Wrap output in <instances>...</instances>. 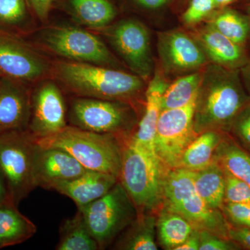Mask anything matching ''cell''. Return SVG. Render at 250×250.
Instances as JSON below:
<instances>
[{
	"label": "cell",
	"mask_w": 250,
	"mask_h": 250,
	"mask_svg": "<svg viewBox=\"0 0 250 250\" xmlns=\"http://www.w3.org/2000/svg\"><path fill=\"white\" fill-rule=\"evenodd\" d=\"M250 102L240 70L208 65L203 71L195 100V133L216 131L228 134L235 118Z\"/></svg>",
	"instance_id": "obj_1"
},
{
	"label": "cell",
	"mask_w": 250,
	"mask_h": 250,
	"mask_svg": "<svg viewBox=\"0 0 250 250\" xmlns=\"http://www.w3.org/2000/svg\"><path fill=\"white\" fill-rule=\"evenodd\" d=\"M51 74L62 88L77 97L132 103L144 88L136 75L95 64L59 61Z\"/></svg>",
	"instance_id": "obj_2"
},
{
	"label": "cell",
	"mask_w": 250,
	"mask_h": 250,
	"mask_svg": "<svg viewBox=\"0 0 250 250\" xmlns=\"http://www.w3.org/2000/svg\"><path fill=\"white\" fill-rule=\"evenodd\" d=\"M167 170L157 156L131 138L123 143L119 181L139 214L151 213L164 202V182Z\"/></svg>",
	"instance_id": "obj_3"
},
{
	"label": "cell",
	"mask_w": 250,
	"mask_h": 250,
	"mask_svg": "<svg viewBox=\"0 0 250 250\" xmlns=\"http://www.w3.org/2000/svg\"><path fill=\"white\" fill-rule=\"evenodd\" d=\"M36 142L42 147L65 151L87 170L113 174L119 179L124 141L113 135L67 125L57 134L36 139Z\"/></svg>",
	"instance_id": "obj_4"
},
{
	"label": "cell",
	"mask_w": 250,
	"mask_h": 250,
	"mask_svg": "<svg viewBox=\"0 0 250 250\" xmlns=\"http://www.w3.org/2000/svg\"><path fill=\"white\" fill-rule=\"evenodd\" d=\"M195 173L184 167L167 170L164 182V207L182 215L197 230L230 239L231 225L223 210L210 208L195 191Z\"/></svg>",
	"instance_id": "obj_5"
},
{
	"label": "cell",
	"mask_w": 250,
	"mask_h": 250,
	"mask_svg": "<svg viewBox=\"0 0 250 250\" xmlns=\"http://www.w3.org/2000/svg\"><path fill=\"white\" fill-rule=\"evenodd\" d=\"M70 125L99 134L113 135L122 141L131 137L136 123L131 104L76 97L67 113Z\"/></svg>",
	"instance_id": "obj_6"
},
{
	"label": "cell",
	"mask_w": 250,
	"mask_h": 250,
	"mask_svg": "<svg viewBox=\"0 0 250 250\" xmlns=\"http://www.w3.org/2000/svg\"><path fill=\"white\" fill-rule=\"evenodd\" d=\"M37 147L28 130L0 133V174L9 200L17 206L35 188L33 162Z\"/></svg>",
	"instance_id": "obj_7"
},
{
	"label": "cell",
	"mask_w": 250,
	"mask_h": 250,
	"mask_svg": "<svg viewBox=\"0 0 250 250\" xmlns=\"http://www.w3.org/2000/svg\"><path fill=\"white\" fill-rule=\"evenodd\" d=\"M100 250L104 249L137 218V208L121 182L103 197L78 208Z\"/></svg>",
	"instance_id": "obj_8"
},
{
	"label": "cell",
	"mask_w": 250,
	"mask_h": 250,
	"mask_svg": "<svg viewBox=\"0 0 250 250\" xmlns=\"http://www.w3.org/2000/svg\"><path fill=\"white\" fill-rule=\"evenodd\" d=\"M36 42L46 51L70 62L116 67L118 61L93 33L70 25H54L39 31Z\"/></svg>",
	"instance_id": "obj_9"
},
{
	"label": "cell",
	"mask_w": 250,
	"mask_h": 250,
	"mask_svg": "<svg viewBox=\"0 0 250 250\" xmlns=\"http://www.w3.org/2000/svg\"><path fill=\"white\" fill-rule=\"evenodd\" d=\"M196 97L183 107L161 111L154 149L159 160L168 170L179 167L184 151L198 136L193 121Z\"/></svg>",
	"instance_id": "obj_10"
},
{
	"label": "cell",
	"mask_w": 250,
	"mask_h": 250,
	"mask_svg": "<svg viewBox=\"0 0 250 250\" xmlns=\"http://www.w3.org/2000/svg\"><path fill=\"white\" fill-rule=\"evenodd\" d=\"M135 75L147 80L153 72L150 39L147 28L134 19H124L102 29Z\"/></svg>",
	"instance_id": "obj_11"
},
{
	"label": "cell",
	"mask_w": 250,
	"mask_h": 250,
	"mask_svg": "<svg viewBox=\"0 0 250 250\" xmlns=\"http://www.w3.org/2000/svg\"><path fill=\"white\" fill-rule=\"evenodd\" d=\"M49 61L21 38L0 28V74L24 84L51 74Z\"/></svg>",
	"instance_id": "obj_12"
},
{
	"label": "cell",
	"mask_w": 250,
	"mask_h": 250,
	"mask_svg": "<svg viewBox=\"0 0 250 250\" xmlns=\"http://www.w3.org/2000/svg\"><path fill=\"white\" fill-rule=\"evenodd\" d=\"M67 109L62 90L55 82H42L31 94L28 131L36 139L57 134L67 126Z\"/></svg>",
	"instance_id": "obj_13"
},
{
	"label": "cell",
	"mask_w": 250,
	"mask_h": 250,
	"mask_svg": "<svg viewBox=\"0 0 250 250\" xmlns=\"http://www.w3.org/2000/svg\"><path fill=\"white\" fill-rule=\"evenodd\" d=\"M157 45L161 66L169 75H184L198 71L208 60L195 39L182 31L159 33Z\"/></svg>",
	"instance_id": "obj_14"
},
{
	"label": "cell",
	"mask_w": 250,
	"mask_h": 250,
	"mask_svg": "<svg viewBox=\"0 0 250 250\" xmlns=\"http://www.w3.org/2000/svg\"><path fill=\"white\" fill-rule=\"evenodd\" d=\"M69 153L57 148L42 147L37 144L33 162V179L36 187L51 189L86 172Z\"/></svg>",
	"instance_id": "obj_15"
},
{
	"label": "cell",
	"mask_w": 250,
	"mask_h": 250,
	"mask_svg": "<svg viewBox=\"0 0 250 250\" xmlns=\"http://www.w3.org/2000/svg\"><path fill=\"white\" fill-rule=\"evenodd\" d=\"M31 94L27 85L9 77L0 78V133L27 130Z\"/></svg>",
	"instance_id": "obj_16"
},
{
	"label": "cell",
	"mask_w": 250,
	"mask_h": 250,
	"mask_svg": "<svg viewBox=\"0 0 250 250\" xmlns=\"http://www.w3.org/2000/svg\"><path fill=\"white\" fill-rule=\"evenodd\" d=\"M192 38L207 59L215 65L231 70H241L249 62L250 58L244 47L237 45L209 24L195 31Z\"/></svg>",
	"instance_id": "obj_17"
},
{
	"label": "cell",
	"mask_w": 250,
	"mask_h": 250,
	"mask_svg": "<svg viewBox=\"0 0 250 250\" xmlns=\"http://www.w3.org/2000/svg\"><path fill=\"white\" fill-rule=\"evenodd\" d=\"M118 182L113 174L88 170L77 178L56 184L52 190L70 197L81 208L107 193Z\"/></svg>",
	"instance_id": "obj_18"
},
{
	"label": "cell",
	"mask_w": 250,
	"mask_h": 250,
	"mask_svg": "<svg viewBox=\"0 0 250 250\" xmlns=\"http://www.w3.org/2000/svg\"><path fill=\"white\" fill-rule=\"evenodd\" d=\"M168 85V82L160 72L154 73L145 93L144 114L139 122L137 130L131 137L134 142L154 155H156L154 149L156 126L161 113L163 95Z\"/></svg>",
	"instance_id": "obj_19"
},
{
	"label": "cell",
	"mask_w": 250,
	"mask_h": 250,
	"mask_svg": "<svg viewBox=\"0 0 250 250\" xmlns=\"http://www.w3.org/2000/svg\"><path fill=\"white\" fill-rule=\"evenodd\" d=\"M65 9L75 22L94 30L107 27L117 14L110 0H65Z\"/></svg>",
	"instance_id": "obj_20"
},
{
	"label": "cell",
	"mask_w": 250,
	"mask_h": 250,
	"mask_svg": "<svg viewBox=\"0 0 250 250\" xmlns=\"http://www.w3.org/2000/svg\"><path fill=\"white\" fill-rule=\"evenodd\" d=\"M16 207L10 200L0 205V249L27 241L37 230Z\"/></svg>",
	"instance_id": "obj_21"
},
{
	"label": "cell",
	"mask_w": 250,
	"mask_h": 250,
	"mask_svg": "<svg viewBox=\"0 0 250 250\" xmlns=\"http://www.w3.org/2000/svg\"><path fill=\"white\" fill-rule=\"evenodd\" d=\"M226 134L208 131L199 134L184 151L179 167L197 172L209 166L214 161L215 150Z\"/></svg>",
	"instance_id": "obj_22"
},
{
	"label": "cell",
	"mask_w": 250,
	"mask_h": 250,
	"mask_svg": "<svg viewBox=\"0 0 250 250\" xmlns=\"http://www.w3.org/2000/svg\"><path fill=\"white\" fill-rule=\"evenodd\" d=\"M156 219L150 213L138 215L137 218L120 235L115 249L157 250L155 236Z\"/></svg>",
	"instance_id": "obj_23"
},
{
	"label": "cell",
	"mask_w": 250,
	"mask_h": 250,
	"mask_svg": "<svg viewBox=\"0 0 250 250\" xmlns=\"http://www.w3.org/2000/svg\"><path fill=\"white\" fill-rule=\"evenodd\" d=\"M195 191L212 208L221 210L225 197V177L222 166L215 160L194 177Z\"/></svg>",
	"instance_id": "obj_24"
},
{
	"label": "cell",
	"mask_w": 250,
	"mask_h": 250,
	"mask_svg": "<svg viewBox=\"0 0 250 250\" xmlns=\"http://www.w3.org/2000/svg\"><path fill=\"white\" fill-rule=\"evenodd\" d=\"M214 159L224 170L250 187V154L228 136V133L217 147Z\"/></svg>",
	"instance_id": "obj_25"
},
{
	"label": "cell",
	"mask_w": 250,
	"mask_h": 250,
	"mask_svg": "<svg viewBox=\"0 0 250 250\" xmlns=\"http://www.w3.org/2000/svg\"><path fill=\"white\" fill-rule=\"evenodd\" d=\"M56 250H100L98 243L88 230L80 209L73 217L64 220L61 225L59 241Z\"/></svg>",
	"instance_id": "obj_26"
},
{
	"label": "cell",
	"mask_w": 250,
	"mask_h": 250,
	"mask_svg": "<svg viewBox=\"0 0 250 250\" xmlns=\"http://www.w3.org/2000/svg\"><path fill=\"white\" fill-rule=\"evenodd\" d=\"M195 229L182 215L165 207L156 220L159 242L166 250H175L186 241Z\"/></svg>",
	"instance_id": "obj_27"
},
{
	"label": "cell",
	"mask_w": 250,
	"mask_h": 250,
	"mask_svg": "<svg viewBox=\"0 0 250 250\" xmlns=\"http://www.w3.org/2000/svg\"><path fill=\"white\" fill-rule=\"evenodd\" d=\"M203 77V71L191 72L182 75L164 92L161 103V111L183 107L197 96Z\"/></svg>",
	"instance_id": "obj_28"
},
{
	"label": "cell",
	"mask_w": 250,
	"mask_h": 250,
	"mask_svg": "<svg viewBox=\"0 0 250 250\" xmlns=\"http://www.w3.org/2000/svg\"><path fill=\"white\" fill-rule=\"evenodd\" d=\"M210 26L237 45L244 47L250 39V21L231 9L223 10L209 23Z\"/></svg>",
	"instance_id": "obj_29"
},
{
	"label": "cell",
	"mask_w": 250,
	"mask_h": 250,
	"mask_svg": "<svg viewBox=\"0 0 250 250\" xmlns=\"http://www.w3.org/2000/svg\"><path fill=\"white\" fill-rule=\"evenodd\" d=\"M26 0H0V28L20 27L27 18Z\"/></svg>",
	"instance_id": "obj_30"
},
{
	"label": "cell",
	"mask_w": 250,
	"mask_h": 250,
	"mask_svg": "<svg viewBox=\"0 0 250 250\" xmlns=\"http://www.w3.org/2000/svg\"><path fill=\"white\" fill-rule=\"evenodd\" d=\"M223 170L225 177L224 204H246L250 202V186L228 171L224 169Z\"/></svg>",
	"instance_id": "obj_31"
},
{
	"label": "cell",
	"mask_w": 250,
	"mask_h": 250,
	"mask_svg": "<svg viewBox=\"0 0 250 250\" xmlns=\"http://www.w3.org/2000/svg\"><path fill=\"white\" fill-rule=\"evenodd\" d=\"M241 147L250 154V102L239 112L229 132Z\"/></svg>",
	"instance_id": "obj_32"
},
{
	"label": "cell",
	"mask_w": 250,
	"mask_h": 250,
	"mask_svg": "<svg viewBox=\"0 0 250 250\" xmlns=\"http://www.w3.org/2000/svg\"><path fill=\"white\" fill-rule=\"evenodd\" d=\"M215 7V0H191L182 20L186 24L194 25L207 17Z\"/></svg>",
	"instance_id": "obj_33"
},
{
	"label": "cell",
	"mask_w": 250,
	"mask_h": 250,
	"mask_svg": "<svg viewBox=\"0 0 250 250\" xmlns=\"http://www.w3.org/2000/svg\"><path fill=\"white\" fill-rule=\"evenodd\" d=\"M221 210L231 225L250 229V205L224 204Z\"/></svg>",
	"instance_id": "obj_34"
},
{
	"label": "cell",
	"mask_w": 250,
	"mask_h": 250,
	"mask_svg": "<svg viewBox=\"0 0 250 250\" xmlns=\"http://www.w3.org/2000/svg\"><path fill=\"white\" fill-rule=\"evenodd\" d=\"M200 231V230H199ZM200 250H233L240 249L235 242L217 236L209 231H200Z\"/></svg>",
	"instance_id": "obj_35"
},
{
	"label": "cell",
	"mask_w": 250,
	"mask_h": 250,
	"mask_svg": "<svg viewBox=\"0 0 250 250\" xmlns=\"http://www.w3.org/2000/svg\"><path fill=\"white\" fill-rule=\"evenodd\" d=\"M229 237L240 248L250 250V229L231 225Z\"/></svg>",
	"instance_id": "obj_36"
},
{
	"label": "cell",
	"mask_w": 250,
	"mask_h": 250,
	"mask_svg": "<svg viewBox=\"0 0 250 250\" xmlns=\"http://www.w3.org/2000/svg\"><path fill=\"white\" fill-rule=\"evenodd\" d=\"M26 2L41 22H45L48 19L53 0H26Z\"/></svg>",
	"instance_id": "obj_37"
},
{
	"label": "cell",
	"mask_w": 250,
	"mask_h": 250,
	"mask_svg": "<svg viewBox=\"0 0 250 250\" xmlns=\"http://www.w3.org/2000/svg\"><path fill=\"white\" fill-rule=\"evenodd\" d=\"M200 243V231L195 229L186 241L174 250H198Z\"/></svg>",
	"instance_id": "obj_38"
},
{
	"label": "cell",
	"mask_w": 250,
	"mask_h": 250,
	"mask_svg": "<svg viewBox=\"0 0 250 250\" xmlns=\"http://www.w3.org/2000/svg\"><path fill=\"white\" fill-rule=\"evenodd\" d=\"M169 0H134L135 3L147 9H156L167 4Z\"/></svg>",
	"instance_id": "obj_39"
},
{
	"label": "cell",
	"mask_w": 250,
	"mask_h": 250,
	"mask_svg": "<svg viewBox=\"0 0 250 250\" xmlns=\"http://www.w3.org/2000/svg\"><path fill=\"white\" fill-rule=\"evenodd\" d=\"M240 73L243 85L250 96V59L246 65L240 70Z\"/></svg>",
	"instance_id": "obj_40"
},
{
	"label": "cell",
	"mask_w": 250,
	"mask_h": 250,
	"mask_svg": "<svg viewBox=\"0 0 250 250\" xmlns=\"http://www.w3.org/2000/svg\"><path fill=\"white\" fill-rule=\"evenodd\" d=\"M9 200L7 189L5 185L4 179L0 174V205H3L5 202L9 201Z\"/></svg>",
	"instance_id": "obj_41"
},
{
	"label": "cell",
	"mask_w": 250,
	"mask_h": 250,
	"mask_svg": "<svg viewBox=\"0 0 250 250\" xmlns=\"http://www.w3.org/2000/svg\"><path fill=\"white\" fill-rule=\"evenodd\" d=\"M233 1L234 0H215V6L216 7H223L233 2Z\"/></svg>",
	"instance_id": "obj_42"
},
{
	"label": "cell",
	"mask_w": 250,
	"mask_h": 250,
	"mask_svg": "<svg viewBox=\"0 0 250 250\" xmlns=\"http://www.w3.org/2000/svg\"><path fill=\"white\" fill-rule=\"evenodd\" d=\"M249 14L250 15V7L249 8Z\"/></svg>",
	"instance_id": "obj_43"
},
{
	"label": "cell",
	"mask_w": 250,
	"mask_h": 250,
	"mask_svg": "<svg viewBox=\"0 0 250 250\" xmlns=\"http://www.w3.org/2000/svg\"><path fill=\"white\" fill-rule=\"evenodd\" d=\"M1 77H2V76H1V74H0V78H1Z\"/></svg>",
	"instance_id": "obj_44"
}]
</instances>
